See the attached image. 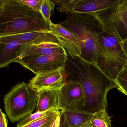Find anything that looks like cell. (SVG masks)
<instances>
[{
  "label": "cell",
  "mask_w": 127,
  "mask_h": 127,
  "mask_svg": "<svg viewBox=\"0 0 127 127\" xmlns=\"http://www.w3.org/2000/svg\"><path fill=\"white\" fill-rule=\"evenodd\" d=\"M60 114L55 121V122L53 123L52 127H58L59 125V121H60Z\"/></svg>",
  "instance_id": "4316f807"
},
{
  "label": "cell",
  "mask_w": 127,
  "mask_h": 127,
  "mask_svg": "<svg viewBox=\"0 0 127 127\" xmlns=\"http://www.w3.org/2000/svg\"><path fill=\"white\" fill-rule=\"evenodd\" d=\"M61 111L55 110L49 114L21 127H52Z\"/></svg>",
  "instance_id": "e0dca14e"
},
{
  "label": "cell",
  "mask_w": 127,
  "mask_h": 127,
  "mask_svg": "<svg viewBox=\"0 0 127 127\" xmlns=\"http://www.w3.org/2000/svg\"><path fill=\"white\" fill-rule=\"evenodd\" d=\"M122 0H54L57 10L66 14L71 13L99 14L116 7Z\"/></svg>",
  "instance_id": "8992f818"
},
{
  "label": "cell",
  "mask_w": 127,
  "mask_h": 127,
  "mask_svg": "<svg viewBox=\"0 0 127 127\" xmlns=\"http://www.w3.org/2000/svg\"><path fill=\"white\" fill-rule=\"evenodd\" d=\"M37 32H51L40 12L19 0H0V37Z\"/></svg>",
  "instance_id": "7a4b0ae2"
},
{
  "label": "cell",
  "mask_w": 127,
  "mask_h": 127,
  "mask_svg": "<svg viewBox=\"0 0 127 127\" xmlns=\"http://www.w3.org/2000/svg\"><path fill=\"white\" fill-rule=\"evenodd\" d=\"M98 40L102 54L96 64L114 81L127 64V57L122 47V39L113 26L107 25L98 35Z\"/></svg>",
  "instance_id": "277c9868"
},
{
  "label": "cell",
  "mask_w": 127,
  "mask_h": 127,
  "mask_svg": "<svg viewBox=\"0 0 127 127\" xmlns=\"http://www.w3.org/2000/svg\"><path fill=\"white\" fill-rule=\"evenodd\" d=\"M21 2L27 5L35 11L40 12L41 0H19Z\"/></svg>",
  "instance_id": "603a6c76"
},
{
  "label": "cell",
  "mask_w": 127,
  "mask_h": 127,
  "mask_svg": "<svg viewBox=\"0 0 127 127\" xmlns=\"http://www.w3.org/2000/svg\"><path fill=\"white\" fill-rule=\"evenodd\" d=\"M124 69H125L127 72V64H126V65L125 67H124Z\"/></svg>",
  "instance_id": "f1b7e54d"
},
{
  "label": "cell",
  "mask_w": 127,
  "mask_h": 127,
  "mask_svg": "<svg viewBox=\"0 0 127 127\" xmlns=\"http://www.w3.org/2000/svg\"><path fill=\"white\" fill-rule=\"evenodd\" d=\"M68 127H81L90 121L93 114L81 108L61 111Z\"/></svg>",
  "instance_id": "2e32d148"
},
{
  "label": "cell",
  "mask_w": 127,
  "mask_h": 127,
  "mask_svg": "<svg viewBox=\"0 0 127 127\" xmlns=\"http://www.w3.org/2000/svg\"><path fill=\"white\" fill-rule=\"evenodd\" d=\"M26 44L16 39L0 37V68L7 67L17 60V54Z\"/></svg>",
  "instance_id": "7c38bea8"
},
{
  "label": "cell",
  "mask_w": 127,
  "mask_h": 127,
  "mask_svg": "<svg viewBox=\"0 0 127 127\" xmlns=\"http://www.w3.org/2000/svg\"><path fill=\"white\" fill-rule=\"evenodd\" d=\"M37 111L59 110V90H43L37 93Z\"/></svg>",
  "instance_id": "5bb4252c"
},
{
  "label": "cell",
  "mask_w": 127,
  "mask_h": 127,
  "mask_svg": "<svg viewBox=\"0 0 127 127\" xmlns=\"http://www.w3.org/2000/svg\"><path fill=\"white\" fill-rule=\"evenodd\" d=\"M123 41L127 38V21L113 24Z\"/></svg>",
  "instance_id": "7402d4cb"
},
{
  "label": "cell",
  "mask_w": 127,
  "mask_h": 127,
  "mask_svg": "<svg viewBox=\"0 0 127 127\" xmlns=\"http://www.w3.org/2000/svg\"><path fill=\"white\" fill-rule=\"evenodd\" d=\"M54 110H51L47 111H44V112L36 111L34 113L31 114L21 119V121L18 123L17 127H22L33 121L44 117Z\"/></svg>",
  "instance_id": "ffe728a7"
},
{
  "label": "cell",
  "mask_w": 127,
  "mask_h": 127,
  "mask_svg": "<svg viewBox=\"0 0 127 127\" xmlns=\"http://www.w3.org/2000/svg\"><path fill=\"white\" fill-rule=\"evenodd\" d=\"M58 127H68L66 124L64 116L63 114L62 113L61 111V114H60L59 125Z\"/></svg>",
  "instance_id": "d4e9b609"
},
{
  "label": "cell",
  "mask_w": 127,
  "mask_h": 127,
  "mask_svg": "<svg viewBox=\"0 0 127 127\" xmlns=\"http://www.w3.org/2000/svg\"><path fill=\"white\" fill-rule=\"evenodd\" d=\"M98 14L105 26L126 22L127 0H122L116 7Z\"/></svg>",
  "instance_id": "9a60e30c"
},
{
  "label": "cell",
  "mask_w": 127,
  "mask_h": 127,
  "mask_svg": "<svg viewBox=\"0 0 127 127\" xmlns=\"http://www.w3.org/2000/svg\"><path fill=\"white\" fill-rule=\"evenodd\" d=\"M3 37L18 40L26 44V46L44 43H59L52 32H34Z\"/></svg>",
  "instance_id": "4fadbf2b"
},
{
  "label": "cell",
  "mask_w": 127,
  "mask_h": 127,
  "mask_svg": "<svg viewBox=\"0 0 127 127\" xmlns=\"http://www.w3.org/2000/svg\"><path fill=\"white\" fill-rule=\"evenodd\" d=\"M66 54L65 49L59 43H44L22 47L17 53V59L29 55H59Z\"/></svg>",
  "instance_id": "8fae6325"
},
{
  "label": "cell",
  "mask_w": 127,
  "mask_h": 127,
  "mask_svg": "<svg viewBox=\"0 0 127 127\" xmlns=\"http://www.w3.org/2000/svg\"><path fill=\"white\" fill-rule=\"evenodd\" d=\"M81 127H96L94 126L92 124L90 123V121H88L84 125H83Z\"/></svg>",
  "instance_id": "83f0119b"
},
{
  "label": "cell",
  "mask_w": 127,
  "mask_h": 127,
  "mask_svg": "<svg viewBox=\"0 0 127 127\" xmlns=\"http://www.w3.org/2000/svg\"><path fill=\"white\" fill-rule=\"evenodd\" d=\"M66 69L68 77L81 82L85 96L83 110L94 114L107 107V95L117 88L114 81L107 76L96 64L81 57L68 55Z\"/></svg>",
  "instance_id": "6da1fadb"
},
{
  "label": "cell",
  "mask_w": 127,
  "mask_h": 127,
  "mask_svg": "<svg viewBox=\"0 0 127 127\" xmlns=\"http://www.w3.org/2000/svg\"><path fill=\"white\" fill-rule=\"evenodd\" d=\"M55 5V3L53 0H41L40 12L49 25L52 23L51 17L54 12Z\"/></svg>",
  "instance_id": "d6986e66"
},
{
  "label": "cell",
  "mask_w": 127,
  "mask_h": 127,
  "mask_svg": "<svg viewBox=\"0 0 127 127\" xmlns=\"http://www.w3.org/2000/svg\"><path fill=\"white\" fill-rule=\"evenodd\" d=\"M96 127H111L110 118L106 110H102L93 114L90 120Z\"/></svg>",
  "instance_id": "ac0fdd59"
},
{
  "label": "cell",
  "mask_w": 127,
  "mask_h": 127,
  "mask_svg": "<svg viewBox=\"0 0 127 127\" xmlns=\"http://www.w3.org/2000/svg\"><path fill=\"white\" fill-rule=\"evenodd\" d=\"M50 27L52 34L69 55L72 58L81 57L80 41L75 35L60 24L52 23L50 24Z\"/></svg>",
  "instance_id": "30bf717a"
},
{
  "label": "cell",
  "mask_w": 127,
  "mask_h": 127,
  "mask_svg": "<svg viewBox=\"0 0 127 127\" xmlns=\"http://www.w3.org/2000/svg\"><path fill=\"white\" fill-rule=\"evenodd\" d=\"M0 110V127H8V120L6 115Z\"/></svg>",
  "instance_id": "cb8c5ba5"
},
{
  "label": "cell",
  "mask_w": 127,
  "mask_h": 127,
  "mask_svg": "<svg viewBox=\"0 0 127 127\" xmlns=\"http://www.w3.org/2000/svg\"><path fill=\"white\" fill-rule=\"evenodd\" d=\"M37 95L29 84L21 82L5 96V111L11 122L19 121L34 110L37 107Z\"/></svg>",
  "instance_id": "5b68a950"
},
{
  "label": "cell",
  "mask_w": 127,
  "mask_h": 127,
  "mask_svg": "<svg viewBox=\"0 0 127 127\" xmlns=\"http://www.w3.org/2000/svg\"><path fill=\"white\" fill-rule=\"evenodd\" d=\"M122 45L123 50L127 57V38L123 41Z\"/></svg>",
  "instance_id": "484cf974"
},
{
  "label": "cell",
  "mask_w": 127,
  "mask_h": 127,
  "mask_svg": "<svg viewBox=\"0 0 127 127\" xmlns=\"http://www.w3.org/2000/svg\"><path fill=\"white\" fill-rule=\"evenodd\" d=\"M59 110L84 107L85 96L82 85L75 79L67 81L59 90Z\"/></svg>",
  "instance_id": "ba28073f"
},
{
  "label": "cell",
  "mask_w": 127,
  "mask_h": 127,
  "mask_svg": "<svg viewBox=\"0 0 127 127\" xmlns=\"http://www.w3.org/2000/svg\"><path fill=\"white\" fill-rule=\"evenodd\" d=\"M114 82L117 86V89L127 96V72L124 68L119 73Z\"/></svg>",
  "instance_id": "44dd1931"
},
{
  "label": "cell",
  "mask_w": 127,
  "mask_h": 127,
  "mask_svg": "<svg viewBox=\"0 0 127 127\" xmlns=\"http://www.w3.org/2000/svg\"><path fill=\"white\" fill-rule=\"evenodd\" d=\"M60 23L75 35L79 39L81 58L96 64L102 54L98 35L105 25L98 14L71 12Z\"/></svg>",
  "instance_id": "3957f363"
},
{
  "label": "cell",
  "mask_w": 127,
  "mask_h": 127,
  "mask_svg": "<svg viewBox=\"0 0 127 127\" xmlns=\"http://www.w3.org/2000/svg\"><path fill=\"white\" fill-rule=\"evenodd\" d=\"M68 54L59 55H29L18 59L15 62L35 75L46 71L65 68Z\"/></svg>",
  "instance_id": "52a82bcc"
},
{
  "label": "cell",
  "mask_w": 127,
  "mask_h": 127,
  "mask_svg": "<svg viewBox=\"0 0 127 127\" xmlns=\"http://www.w3.org/2000/svg\"><path fill=\"white\" fill-rule=\"evenodd\" d=\"M67 77L66 68H59L38 73L28 84L36 93L43 90H59L66 84Z\"/></svg>",
  "instance_id": "9c48e42d"
}]
</instances>
